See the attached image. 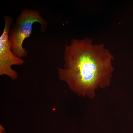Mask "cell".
Wrapping results in <instances>:
<instances>
[{
  "label": "cell",
  "instance_id": "obj_1",
  "mask_svg": "<svg viewBox=\"0 0 133 133\" xmlns=\"http://www.w3.org/2000/svg\"><path fill=\"white\" fill-rule=\"evenodd\" d=\"M64 58V68L58 69L59 78L78 94L93 98L98 87L110 84L114 57L103 44L93 45L88 38L73 39L65 46Z\"/></svg>",
  "mask_w": 133,
  "mask_h": 133
},
{
  "label": "cell",
  "instance_id": "obj_2",
  "mask_svg": "<svg viewBox=\"0 0 133 133\" xmlns=\"http://www.w3.org/2000/svg\"><path fill=\"white\" fill-rule=\"evenodd\" d=\"M36 22L41 25L40 31L44 32L47 23L40 16L39 12L26 8L21 12L10 29L9 39L11 44V50L19 58L25 57L27 55V52L22 46L23 43L26 38L30 36L33 25Z\"/></svg>",
  "mask_w": 133,
  "mask_h": 133
},
{
  "label": "cell",
  "instance_id": "obj_3",
  "mask_svg": "<svg viewBox=\"0 0 133 133\" xmlns=\"http://www.w3.org/2000/svg\"><path fill=\"white\" fill-rule=\"evenodd\" d=\"M5 24L0 37V75H5L15 80L18 74L13 69V65H21L24 60L15 55L11 50V44L9 39L10 27L14 23L13 19L8 16L4 17Z\"/></svg>",
  "mask_w": 133,
  "mask_h": 133
},
{
  "label": "cell",
  "instance_id": "obj_4",
  "mask_svg": "<svg viewBox=\"0 0 133 133\" xmlns=\"http://www.w3.org/2000/svg\"><path fill=\"white\" fill-rule=\"evenodd\" d=\"M4 128L1 125H0V133H5Z\"/></svg>",
  "mask_w": 133,
  "mask_h": 133
}]
</instances>
